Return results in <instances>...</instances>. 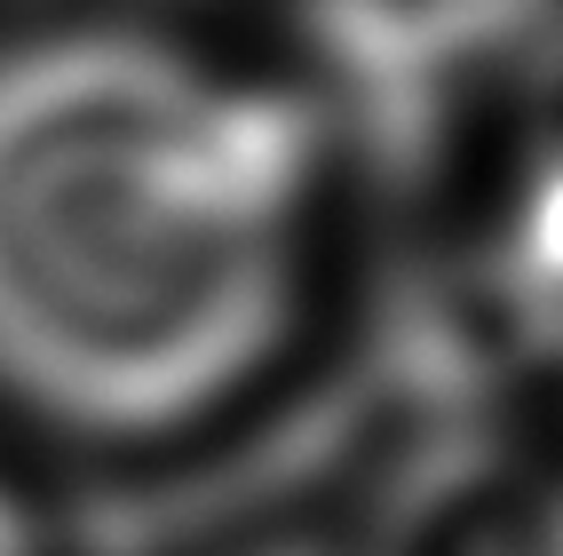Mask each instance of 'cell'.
Here are the masks:
<instances>
[{"instance_id":"cell-1","label":"cell","mask_w":563,"mask_h":556,"mask_svg":"<svg viewBox=\"0 0 563 556\" xmlns=\"http://www.w3.org/2000/svg\"><path fill=\"white\" fill-rule=\"evenodd\" d=\"M350 160L318 72L191 24L0 32V414L71 454L222 429L318 310Z\"/></svg>"},{"instance_id":"cell-2","label":"cell","mask_w":563,"mask_h":556,"mask_svg":"<svg viewBox=\"0 0 563 556\" xmlns=\"http://www.w3.org/2000/svg\"><path fill=\"white\" fill-rule=\"evenodd\" d=\"M357 556H563V469L453 422L382 493Z\"/></svg>"},{"instance_id":"cell-3","label":"cell","mask_w":563,"mask_h":556,"mask_svg":"<svg viewBox=\"0 0 563 556\" xmlns=\"http://www.w3.org/2000/svg\"><path fill=\"white\" fill-rule=\"evenodd\" d=\"M484 279L532 294V303H563V64H555L548 103L532 111V128L516 135Z\"/></svg>"},{"instance_id":"cell-4","label":"cell","mask_w":563,"mask_h":556,"mask_svg":"<svg viewBox=\"0 0 563 556\" xmlns=\"http://www.w3.org/2000/svg\"><path fill=\"white\" fill-rule=\"evenodd\" d=\"M0 556H48L41 525H32V509L16 501V486L0 477Z\"/></svg>"},{"instance_id":"cell-5","label":"cell","mask_w":563,"mask_h":556,"mask_svg":"<svg viewBox=\"0 0 563 556\" xmlns=\"http://www.w3.org/2000/svg\"><path fill=\"white\" fill-rule=\"evenodd\" d=\"M239 556H357V541H310V533H286V541H254Z\"/></svg>"}]
</instances>
